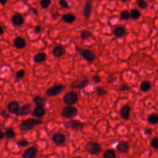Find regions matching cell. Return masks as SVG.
Listing matches in <instances>:
<instances>
[{
    "label": "cell",
    "mask_w": 158,
    "mask_h": 158,
    "mask_svg": "<svg viewBox=\"0 0 158 158\" xmlns=\"http://www.w3.org/2000/svg\"><path fill=\"white\" fill-rule=\"evenodd\" d=\"M24 22V20L23 17L20 14H17L14 15L12 18V22L13 25H14L16 26L22 25Z\"/></svg>",
    "instance_id": "obj_17"
},
{
    "label": "cell",
    "mask_w": 158,
    "mask_h": 158,
    "mask_svg": "<svg viewBox=\"0 0 158 158\" xmlns=\"http://www.w3.org/2000/svg\"><path fill=\"white\" fill-rule=\"evenodd\" d=\"M89 84V80L87 78H80L75 80L71 85V87L77 89H83L86 87Z\"/></svg>",
    "instance_id": "obj_7"
},
{
    "label": "cell",
    "mask_w": 158,
    "mask_h": 158,
    "mask_svg": "<svg viewBox=\"0 0 158 158\" xmlns=\"http://www.w3.org/2000/svg\"><path fill=\"white\" fill-rule=\"evenodd\" d=\"M5 136V134L2 132V131H0V140H3Z\"/></svg>",
    "instance_id": "obj_42"
},
{
    "label": "cell",
    "mask_w": 158,
    "mask_h": 158,
    "mask_svg": "<svg viewBox=\"0 0 158 158\" xmlns=\"http://www.w3.org/2000/svg\"><path fill=\"white\" fill-rule=\"evenodd\" d=\"M41 29H42V28H41L40 25H38L37 26L35 27V28H34V32H35V33L36 34L37 33H39L40 32H41Z\"/></svg>",
    "instance_id": "obj_40"
},
{
    "label": "cell",
    "mask_w": 158,
    "mask_h": 158,
    "mask_svg": "<svg viewBox=\"0 0 158 158\" xmlns=\"http://www.w3.org/2000/svg\"><path fill=\"white\" fill-rule=\"evenodd\" d=\"M64 126L68 129H72L75 130H82L84 128V123L77 120H72L65 123Z\"/></svg>",
    "instance_id": "obj_8"
},
{
    "label": "cell",
    "mask_w": 158,
    "mask_h": 158,
    "mask_svg": "<svg viewBox=\"0 0 158 158\" xmlns=\"http://www.w3.org/2000/svg\"><path fill=\"white\" fill-rule=\"evenodd\" d=\"M42 123H43V121L40 119H28L21 122L19 125V128L22 131H28Z\"/></svg>",
    "instance_id": "obj_1"
},
{
    "label": "cell",
    "mask_w": 158,
    "mask_h": 158,
    "mask_svg": "<svg viewBox=\"0 0 158 158\" xmlns=\"http://www.w3.org/2000/svg\"><path fill=\"white\" fill-rule=\"evenodd\" d=\"M140 88V90L141 91L147 92V91L149 90L150 88H152V84H151L150 82L148 81H146V80L143 81L141 83Z\"/></svg>",
    "instance_id": "obj_25"
},
{
    "label": "cell",
    "mask_w": 158,
    "mask_h": 158,
    "mask_svg": "<svg viewBox=\"0 0 158 158\" xmlns=\"http://www.w3.org/2000/svg\"><path fill=\"white\" fill-rule=\"evenodd\" d=\"M146 134L148 135H152V130H151V129H147L146 130V132H145Z\"/></svg>",
    "instance_id": "obj_43"
},
{
    "label": "cell",
    "mask_w": 158,
    "mask_h": 158,
    "mask_svg": "<svg viewBox=\"0 0 158 158\" xmlns=\"http://www.w3.org/2000/svg\"><path fill=\"white\" fill-rule=\"evenodd\" d=\"M33 101L38 106H42L43 107L46 102V100L40 96H37V97L33 98Z\"/></svg>",
    "instance_id": "obj_23"
},
{
    "label": "cell",
    "mask_w": 158,
    "mask_h": 158,
    "mask_svg": "<svg viewBox=\"0 0 158 158\" xmlns=\"http://www.w3.org/2000/svg\"><path fill=\"white\" fill-rule=\"evenodd\" d=\"M5 136L8 139H11L14 138L16 136V133L14 131V130L11 128H8L6 130L5 132Z\"/></svg>",
    "instance_id": "obj_28"
},
{
    "label": "cell",
    "mask_w": 158,
    "mask_h": 158,
    "mask_svg": "<svg viewBox=\"0 0 158 158\" xmlns=\"http://www.w3.org/2000/svg\"><path fill=\"white\" fill-rule=\"evenodd\" d=\"M151 146L153 148L157 149H158V138L157 137H154L151 141Z\"/></svg>",
    "instance_id": "obj_34"
},
{
    "label": "cell",
    "mask_w": 158,
    "mask_h": 158,
    "mask_svg": "<svg viewBox=\"0 0 158 158\" xmlns=\"http://www.w3.org/2000/svg\"><path fill=\"white\" fill-rule=\"evenodd\" d=\"M45 113H46V111L43 107L37 106L35 108L33 109L32 115L33 116L37 117V118H43V117L45 115Z\"/></svg>",
    "instance_id": "obj_13"
},
{
    "label": "cell",
    "mask_w": 158,
    "mask_h": 158,
    "mask_svg": "<svg viewBox=\"0 0 158 158\" xmlns=\"http://www.w3.org/2000/svg\"><path fill=\"white\" fill-rule=\"evenodd\" d=\"M46 59V54L44 53H37L36 55H35V56L33 57V61L37 63H42V62H44Z\"/></svg>",
    "instance_id": "obj_21"
},
{
    "label": "cell",
    "mask_w": 158,
    "mask_h": 158,
    "mask_svg": "<svg viewBox=\"0 0 158 158\" xmlns=\"http://www.w3.org/2000/svg\"><path fill=\"white\" fill-rule=\"evenodd\" d=\"M64 89V86L62 84L54 85L50 88L48 89L46 91L45 94L48 96V97H55L59 95L62 92H63Z\"/></svg>",
    "instance_id": "obj_6"
},
{
    "label": "cell",
    "mask_w": 158,
    "mask_h": 158,
    "mask_svg": "<svg viewBox=\"0 0 158 158\" xmlns=\"http://www.w3.org/2000/svg\"><path fill=\"white\" fill-rule=\"evenodd\" d=\"M86 150L92 154L97 155L99 154L101 152V146L97 142L95 141H89L87 143L85 146Z\"/></svg>",
    "instance_id": "obj_2"
},
{
    "label": "cell",
    "mask_w": 158,
    "mask_h": 158,
    "mask_svg": "<svg viewBox=\"0 0 158 158\" xmlns=\"http://www.w3.org/2000/svg\"><path fill=\"white\" fill-rule=\"evenodd\" d=\"M64 101L67 106H72L78 101L79 97L76 92H67L64 96Z\"/></svg>",
    "instance_id": "obj_4"
},
{
    "label": "cell",
    "mask_w": 158,
    "mask_h": 158,
    "mask_svg": "<svg viewBox=\"0 0 158 158\" xmlns=\"http://www.w3.org/2000/svg\"><path fill=\"white\" fill-rule=\"evenodd\" d=\"M130 14V17H131L133 20L138 19L141 16L140 12L136 8L132 9Z\"/></svg>",
    "instance_id": "obj_27"
},
{
    "label": "cell",
    "mask_w": 158,
    "mask_h": 158,
    "mask_svg": "<svg viewBox=\"0 0 158 158\" xmlns=\"http://www.w3.org/2000/svg\"><path fill=\"white\" fill-rule=\"evenodd\" d=\"M136 4L141 9H145L148 8V3L144 0H139L136 1Z\"/></svg>",
    "instance_id": "obj_30"
},
{
    "label": "cell",
    "mask_w": 158,
    "mask_h": 158,
    "mask_svg": "<svg viewBox=\"0 0 158 158\" xmlns=\"http://www.w3.org/2000/svg\"><path fill=\"white\" fill-rule=\"evenodd\" d=\"M126 30L122 27H118L114 30V35L116 37H122L125 35Z\"/></svg>",
    "instance_id": "obj_22"
},
{
    "label": "cell",
    "mask_w": 158,
    "mask_h": 158,
    "mask_svg": "<svg viewBox=\"0 0 158 158\" xmlns=\"http://www.w3.org/2000/svg\"><path fill=\"white\" fill-rule=\"evenodd\" d=\"M119 90L121 92H125V91H129L130 90V87L127 85H121L119 87Z\"/></svg>",
    "instance_id": "obj_38"
},
{
    "label": "cell",
    "mask_w": 158,
    "mask_h": 158,
    "mask_svg": "<svg viewBox=\"0 0 158 158\" xmlns=\"http://www.w3.org/2000/svg\"><path fill=\"white\" fill-rule=\"evenodd\" d=\"M32 11L35 14V15H37L38 14V12H37V10L35 9H32Z\"/></svg>",
    "instance_id": "obj_46"
},
{
    "label": "cell",
    "mask_w": 158,
    "mask_h": 158,
    "mask_svg": "<svg viewBox=\"0 0 158 158\" xmlns=\"http://www.w3.org/2000/svg\"><path fill=\"white\" fill-rule=\"evenodd\" d=\"M77 51L80 53L81 56L84 58L85 60L89 62V63H92L95 59V55L93 51L89 49H83L81 48L77 47Z\"/></svg>",
    "instance_id": "obj_3"
},
{
    "label": "cell",
    "mask_w": 158,
    "mask_h": 158,
    "mask_svg": "<svg viewBox=\"0 0 158 158\" xmlns=\"http://www.w3.org/2000/svg\"><path fill=\"white\" fill-rule=\"evenodd\" d=\"M38 153V149L35 146H31L27 149L23 153V158H35Z\"/></svg>",
    "instance_id": "obj_10"
},
{
    "label": "cell",
    "mask_w": 158,
    "mask_h": 158,
    "mask_svg": "<svg viewBox=\"0 0 158 158\" xmlns=\"http://www.w3.org/2000/svg\"><path fill=\"white\" fill-rule=\"evenodd\" d=\"M65 53V50L63 47L60 46H56L53 50V54L55 57L61 58L63 56Z\"/></svg>",
    "instance_id": "obj_18"
},
{
    "label": "cell",
    "mask_w": 158,
    "mask_h": 158,
    "mask_svg": "<svg viewBox=\"0 0 158 158\" xmlns=\"http://www.w3.org/2000/svg\"><path fill=\"white\" fill-rule=\"evenodd\" d=\"M92 8V1H88L85 6L84 10V16L85 18H88L90 16V13Z\"/></svg>",
    "instance_id": "obj_20"
},
{
    "label": "cell",
    "mask_w": 158,
    "mask_h": 158,
    "mask_svg": "<svg viewBox=\"0 0 158 158\" xmlns=\"http://www.w3.org/2000/svg\"><path fill=\"white\" fill-rule=\"evenodd\" d=\"M40 6L43 9H47L50 6L51 3V1L50 0H42L40 1Z\"/></svg>",
    "instance_id": "obj_33"
},
{
    "label": "cell",
    "mask_w": 158,
    "mask_h": 158,
    "mask_svg": "<svg viewBox=\"0 0 158 158\" xmlns=\"http://www.w3.org/2000/svg\"><path fill=\"white\" fill-rule=\"evenodd\" d=\"M73 158H83V157H82L81 156H75V157H74Z\"/></svg>",
    "instance_id": "obj_47"
},
{
    "label": "cell",
    "mask_w": 158,
    "mask_h": 158,
    "mask_svg": "<svg viewBox=\"0 0 158 158\" xmlns=\"http://www.w3.org/2000/svg\"><path fill=\"white\" fill-rule=\"evenodd\" d=\"M103 158H116L115 151L113 149L106 150L103 154Z\"/></svg>",
    "instance_id": "obj_26"
},
{
    "label": "cell",
    "mask_w": 158,
    "mask_h": 158,
    "mask_svg": "<svg viewBox=\"0 0 158 158\" xmlns=\"http://www.w3.org/2000/svg\"><path fill=\"white\" fill-rule=\"evenodd\" d=\"M7 3V1H6V0H0V4H1L3 6H4Z\"/></svg>",
    "instance_id": "obj_44"
},
{
    "label": "cell",
    "mask_w": 158,
    "mask_h": 158,
    "mask_svg": "<svg viewBox=\"0 0 158 158\" xmlns=\"http://www.w3.org/2000/svg\"><path fill=\"white\" fill-rule=\"evenodd\" d=\"M25 40L22 37H17L14 41V45L18 49H24L26 46Z\"/></svg>",
    "instance_id": "obj_14"
},
{
    "label": "cell",
    "mask_w": 158,
    "mask_h": 158,
    "mask_svg": "<svg viewBox=\"0 0 158 158\" xmlns=\"http://www.w3.org/2000/svg\"><path fill=\"white\" fill-rule=\"evenodd\" d=\"M1 115L3 117V118H4L5 119L8 118H9V114H8V113H7L6 111H3V112H2V113H1Z\"/></svg>",
    "instance_id": "obj_41"
},
{
    "label": "cell",
    "mask_w": 158,
    "mask_h": 158,
    "mask_svg": "<svg viewBox=\"0 0 158 158\" xmlns=\"http://www.w3.org/2000/svg\"><path fill=\"white\" fill-rule=\"evenodd\" d=\"M25 74V72L24 70H20L16 73V77L17 79H21L24 77Z\"/></svg>",
    "instance_id": "obj_37"
},
{
    "label": "cell",
    "mask_w": 158,
    "mask_h": 158,
    "mask_svg": "<svg viewBox=\"0 0 158 158\" xmlns=\"http://www.w3.org/2000/svg\"><path fill=\"white\" fill-rule=\"evenodd\" d=\"M62 20L67 24H71L75 21V20H76V17L75 16L74 14L68 13L63 16V17H62Z\"/></svg>",
    "instance_id": "obj_19"
},
{
    "label": "cell",
    "mask_w": 158,
    "mask_h": 158,
    "mask_svg": "<svg viewBox=\"0 0 158 158\" xmlns=\"http://www.w3.org/2000/svg\"><path fill=\"white\" fill-rule=\"evenodd\" d=\"M32 105H26L23 106L22 107H20L18 112L16 113V115L18 116H22V115H27L30 114L31 111Z\"/></svg>",
    "instance_id": "obj_12"
},
{
    "label": "cell",
    "mask_w": 158,
    "mask_h": 158,
    "mask_svg": "<svg viewBox=\"0 0 158 158\" xmlns=\"http://www.w3.org/2000/svg\"><path fill=\"white\" fill-rule=\"evenodd\" d=\"M93 80L95 82V83H100V82H101V77L99 76L98 75H96L94 76V77L93 78Z\"/></svg>",
    "instance_id": "obj_39"
},
{
    "label": "cell",
    "mask_w": 158,
    "mask_h": 158,
    "mask_svg": "<svg viewBox=\"0 0 158 158\" xmlns=\"http://www.w3.org/2000/svg\"><path fill=\"white\" fill-rule=\"evenodd\" d=\"M0 55H1V51H0Z\"/></svg>",
    "instance_id": "obj_48"
},
{
    "label": "cell",
    "mask_w": 158,
    "mask_h": 158,
    "mask_svg": "<svg viewBox=\"0 0 158 158\" xmlns=\"http://www.w3.org/2000/svg\"><path fill=\"white\" fill-rule=\"evenodd\" d=\"M120 18L122 20H128L130 18V14L127 11H122L120 13Z\"/></svg>",
    "instance_id": "obj_32"
},
{
    "label": "cell",
    "mask_w": 158,
    "mask_h": 158,
    "mask_svg": "<svg viewBox=\"0 0 158 158\" xmlns=\"http://www.w3.org/2000/svg\"><path fill=\"white\" fill-rule=\"evenodd\" d=\"M59 4L61 8H64V9L70 8L69 4V3L67 1H64V0H60Z\"/></svg>",
    "instance_id": "obj_35"
},
{
    "label": "cell",
    "mask_w": 158,
    "mask_h": 158,
    "mask_svg": "<svg viewBox=\"0 0 158 158\" xmlns=\"http://www.w3.org/2000/svg\"><path fill=\"white\" fill-rule=\"evenodd\" d=\"M30 143L27 141V140H21V141H19L17 142V145L19 147H25L29 145Z\"/></svg>",
    "instance_id": "obj_36"
},
{
    "label": "cell",
    "mask_w": 158,
    "mask_h": 158,
    "mask_svg": "<svg viewBox=\"0 0 158 158\" xmlns=\"http://www.w3.org/2000/svg\"><path fill=\"white\" fill-rule=\"evenodd\" d=\"M20 109L19 104L17 101L10 102L8 105V109L9 113L12 114H16Z\"/></svg>",
    "instance_id": "obj_15"
},
{
    "label": "cell",
    "mask_w": 158,
    "mask_h": 158,
    "mask_svg": "<svg viewBox=\"0 0 158 158\" xmlns=\"http://www.w3.org/2000/svg\"><path fill=\"white\" fill-rule=\"evenodd\" d=\"M96 92H97V94L100 96V97H102V96L105 95L107 93L105 89L101 87H98L97 88H96Z\"/></svg>",
    "instance_id": "obj_31"
},
{
    "label": "cell",
    "mask_w": 158,
    "mask_h": 158,
    "mask_svg": "<svg viewBox=\"0 0 158 158\" xmlns=\"http://www.w3.org/2000/svg\"><path fill=\"white\" fill-rule=\"evenodd\" d=\"M148 121L152 125H156L158 123V114L152 113L148 118Z\"/></svg>",
    "instance_id": "obj_24"
},
{
    "label": "cell",
    "mask_w": 158,
    "mask_h": 158,
    "mask_svg": "<svg viewBox=\"0 0 158 158\" xmlns=\"http://www.w3.org/2000/svg\"><path fill=\"white\" fill-rule=\"evenodd\" d=\"M3 33H4V30H3V29L0 26V35H3Z\"/></svg>",
    "instance_id": "obj_45"
},
{
    "label": "cell",
    "mask_w": 158,
    "mask_h": 158,
    "mask_svg": "<svg viewBox=\"0 0 158 158\" xmlns=\"http://www.w3.org/2000/svg\"><path fill=\"white\" fill-rule=\"evenodd\" d=\"M92 32L90 31L84 29L83 30H82V32H81L80 37L82 39L85 40V39H87L89 37H92Z\"/></svg>",
    "instance_id": "obj_29"
},
{
    "label": "cell",
    "mask_w": 158,
    "mask_h": 158,
    "mask_svg": "<svg viewBox=\"0 0 158 158\" xmlns=\"http://www.w3.org/2000/svg\"><path fill=\"white\" fill-rule=\"evenodd\" d=\"M130 111H131V107H130L128 105H126L123 106L120 109V116L124 120H127L129 119V118H130Z\"/></svg>",
    "instance_id": "obj_11"
},
{
    "label": "cell",
    "mask_w": 158,
    "mask_h": 158,
    "mask_svg": "<svg viewBox=\"0 0 158 158\" xmlns=\"http://www.w3.org/2000/svg\"><path fill=\"white\" fill-rule=\"evenodd\" d=\"M129 145L125 141L120 142L118 145V146H117V149H118L119 152H121L122 153H127L129 151Z\"/></svg>",
    "instance_id": "obj_16"
},
{
    "label": "cell",
    "mask_w": 158,
    "mask_h": 158,
    "mask_svg": "<svg viewBox=\"0 0 158 158\" xmlns=\"http://www.w3.org/2000/svg\"><path fill=\"white\" fill-rule=\"evenodd\" d=\"M52 140L54 143L58 145H61L66 142V135L61 132H56L53 136Z\"/></svg>",
    "instance_id": "obj_9"
},
{
    "label": "cell",
    "mask_w": 158,
    "mask_h": 158,
    "mask_svg": "<svg viewBox=\"0 0 158 158\" xmlns=\"http://www.w3.org/2000/svg\"><path fill=\"white\" fill-rule=\"evenodd\" d=\"M77 114V109L73 106H66L63 108V111H62V115L68 119L75 118Z\"/></svg>",
    "instance_id": "obj_5"
}]
</instances>
